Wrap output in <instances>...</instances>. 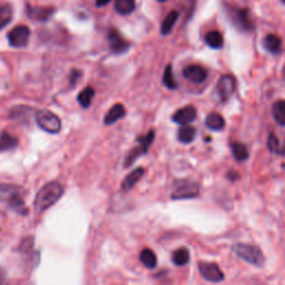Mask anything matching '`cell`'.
I'll use <instances>...</instances> for the list:
<instances>
[{
    "instance_id": "e575fe53",
    "label": "cell",
    "mask_w": 285,
    "mask_h": 285,
    "mask_svg": "<svg viewBox=\"0 0 285 285\" xmlns=\"http://www.w3.org/2000/svg\"><path fill=\"white\" fill-rule=\"evenodd\" d=\"M4 278H5V273H4V271L0 269V283L4 281Z\"/></svg>"
},
{
    "instance_id": "8fae6325",
    "label": "cell",
    "mask_w": 285,
    "mask_h": 285,
    "mask_svg": "<svg viewBox=\"0 0 285 285\" xmlns=\"http://www.w3.org/2000/svg\"><path fill=\"white\" fill-rule=\"evenodd\" d=\"M108 41L110 51L114 54H124L129 49V42L115 28H111L109 30Z\"/></svg>"
},
{
    "instance_id": "f546056e",
    "label": "cell",
    "mask_w": 285,
    "mask_h": 285,
    "mask_svg": "<svg viewBox=\"0 0 285 285\" xmlns=\"http://www.w3.org/2000/svg\"><path fill=\"white\" fill-rule=\"evenodd\" d=\"M95 96V90L91 87H86L82 91L79 92L78 95V103L82 105L84 108H87L92 102V98Z\"/></svg>"
},
{
    "instance_id": "3957f363",
    "label": "cell",
    "mask_w": 285,
    "mask_h": 285,
    "mask_svg": "<svg viewBox=\"0 0 285 285\" xmlns=\"http://www.w3.org/2000/svg\"><path fill=\"white\" fill-rule=\"evenodd\" d=\"M233 251L240 258L256 266V268H263L265 265L264 254L262 250L257 246L245 243H238L233 246Z\"/></svg>"
},
{
    "instance_id": "6da1fadb",
    "label": "cell",
    "mask_w": 285,
    "mask_h": 285,
    "mask_svg": "<svg viewBox=\"0 0 285 285\" xmlns=\"http://www.w3.org/2000/svg\"><path fill=\"white\" fill-rule=\"evenodd\" d=\"M64 194L63 185L58 182H51L46 184L35 197L34 206L38 214L45 212L46 209L52 207L56 202L60 200Z\"/></svg>"
},
{
    "instance_id": "4316f807",
    "label": "cell",
    "mask_w": 285,
    "mask_h": 285,
    "mask_svg": "<svg viewBox=\"0 0 285 285\" xmlns=\"http://www.w3.org/2000/svg\"><path fill=\"white\" fill-rule=\"evenodd\" d=\"M33 109L28 106H16L11 109L10 117L15 121H26L33 114Z\"/></svg>"
},
{
    "instance_id": "603a6c76",
    "label": "cell",
    "mask_w": 285,
    "mask_h": 285,
    "mask_svg": "<svg viewBox=\"0 0 285 285\" xmlns=\"http://www.w3.org/2000/svg\"><path fill=\"white\" fill-rule=\"evenodd\" d=\"M136 8L135 0H116L115 2V10L120 15L127 16L131 15Z\"/></svg>"
},
{
    "instance_id": "4dcf8cb0",
    "label": "cell",
    "mask_w": 285,
    "mask_h": 285,
    "mask_svg": "<svg viewBox=\"0 0 285 285\" xmlns=\"http://www.w3.org/2000/svg\"><path fill=\"white\" fill-rule=\"evenodd\" d=\"M163 84L169 89H176L178 87V84L176 83L174 75H173L172 65H167L165 68L163 75Z\"/></svg>"
},
{
    "instance_id": "ffe728a7",
    "label": "cell",
    "mask_w": 285,
    "mask_h": 285,
    "mask_svg": "<svg viewBox=\"0 0 285 285\" xmlns=\"http://www.w3.org/2000/svg\"><path fill=\"white\" fill-rule=\"evenodd\" d=\"M18 146V139L8 132H3L0 136V152L12 151Z\"/></svg>"
},
{
    "instance_id": "74e56055",
    "label": "cell",
    "mask_w": 285,
    "mask_h": 285,
    "mask_svg": "<svg viewBox=\"0 0 285 285\" xmlns=\"http://www.w3.org/2000/svg\"><path fill=\"white\" fill-rule=\"evenodd\" d=\"M282 2H283V3H284V4H285V0H282Z\"/></svg>"
},
{
    "instance_id": "4fadbf2b",
    "label": "cell",
    "mask_w": 285,
    "mask_h": 285,
    "mask_svg": "<svg viewBox=\"0 0 285 285\" xmlns=\"http://www.w3.org/2000/svg\"><path fill=\"white\" fill-rule=\"evenodd\" d=\"M196 114V108L192 106V105H188V106L178 109L176 113L173 115L172 120L173 122L178 124V125H186V124H191L195 121Z\"/></svg>"
},
{
    "instance_id": "7402d4cb",
    "label": "cell",
    "mask_w": 285,
    "mask_h": 285,
    "mask_svg": "<svg viewBox=\"0 0 285 285\" xmlns=\"http://www.w3.org/2000/svg\"><path fill=\"white\" fill-rule=\"evenodd\" d=\"M205 42L208 47L213 49H220L224 45V39L223 36L218 30H212L205 35Z\"/></svg>"
},
{
    "instance_id": "1f68e13d",
    "label": "cell",
    "mask_w": 285,
    "mask_h": 285,
    "mask_svg": "<svg viewBox=\"0 0 285 285\" xmlns=\"http://www.w3.org/2000/svg\"><path fill=\"white\" fill-rule=\"evenodd\" d=\"M12 19V9L10 6H3L0 7V30L7 25Z\"/></svg>"
},
{
    "instance_id": "44dd1931",
    "label": "cell",
    "mask_w": 285,
    "mask_h": 285,
    "mask_svg": "<svg viewBox=\"0 0 285 285\" xmlns=\"http://www.w3.org/2000/svg\"><path fill=\"white\" fill-rule=\"evenodd\" d=\"M231 150L234 158L239 160V162H245V160L250 157V153L249 150H247V146L242 144V142L239 141L232 142Z\"/></svg>"
},
{
    "instance_id": "484cf974",
    "label": "cell",
    "mask_w": 285,
    "mask_h": 285,
    "mask_svg": "<svg viewBox=\"0 0 285 285\" xmlns=\"http://www.w3.org/2000/svg\"><path fill=\"white\" fill-rule=\"evenodd\" d=\"M189 251L186 247H181V249L176 250L174 253H173V263L177 266H184L186 265L189 262Z\"/></svg>"
},
{
    "instance_id": "5bb4252c",
    "label": "cell",
    "mask_w": 285,
    "mask_h": 285,
    "mask_svg": "<svg viewBox=\"0 0 285 285\" xmlns=\"http://www.w3.org/2000/svg\"><path fill=\"white\" fill-rule=\"evenodd\" d=\"M55 12V9L52 7H27V15L29 18L38 21H46L51 18Z\"/></svg>"
},
{
    "instance_id": "836d02e7",
    "label": "cell",
    "mask_w": 285,
    "mask_h": 285,
    "mask_svg": "<svg viewBox=\"0 0 285 285\" xmlns=\"http://www.w3.org/2000/svg\"><path fill=\"white\" fill-rule=\"evenodd\" d=\"M108 3H110V0H96V6L97 7H103V6H106Z\"/></svg>"
},
{
    "instance_id": "7a4b0ae2",
    "label": "cell",
    "mask_w": 285,
    "mask_h": 285,
    "mask_svg": "<svg viewBox=\"0 0 285 285\" xmlns=\"http://www.w3.org/2000/svg\"><path fill=\"white\" fill-rule=\"evenodd\" d=\"M0 204H6L10 209L19 214H26L23 201V189L14 185L0 184Z\"/></svg>"
},
{
    "instance_id": "9a60e30c",
    "label": "cell",
    "mask_w": 285,
    "mask_h": 285,
    "mask_svg": "<svg viewBox=\"0 0 285 285\" xmlns=\"http://www.w3.org/2000/svg\"><path fill=\"white\" fill-rule=\"evenodd\" d=\"M144 174H145V170L142 169V167H138V169L132 171L128 175H126L125 178H124V181L122 183V189L124 192L131 191L135 185L140 181V178L144 176Z\"/></svg>"
},
{
    "instance_id": "83f0119b",
    "label": "cell",
    "mask_w": 285,
    "mask_h": 285,
    "mask_svg": "<svg viewBox=\"0 0 285 285\" xmlns=\"http://www.w3.org/2000/svg\"><path fill=\"white\" fill-rule=\"evenodd\" d=\"M178 12L175 10L171 11L170 14L166 16L162 23V27H160V33H162V35H169L172 32L173 27H174V25L178 19Z\"/></svg>"
},
{
    "instance_id": "cb8c5ba5",
    "label": "cell",
    "mask_w": 285,
    "mask_h": 285,
    "mask_svg": "<svg viewBox=\"0 0 285 285\" xmlns=\"http://www.w3.org/2000/svg\"><path fill=\"white\" fill-rule=\"evenodd\" d=\"M272 114H273L274 121L280 126H285V101H277L274 103L273 108H272Z\"/></svg>"
},
{
    "instance_id": "8d00e7d4",
    "label": "cell",
    "mask_w": 285,
    "mask_h": 285,
    "mask_svg": "<svg viewBox=\"0 0 285 285\" xmlns=\"http://www.w3.org/2000/svg\"><path fill=\"white\" fill-rule=\"evenodd\" d=\"M158 2H166V0H158Z\"/></svg>"
},
{
    "instance_id": "277c9868",
    "label": "cell",
    "mask_w": 285,
    "mask_h": 285,
    "mask_svg": "<svg viewBox=\"0 0 285 285\" xmlns=\"http://www.w3.org/2000/svg\"><path fill=\"white\" fill-rule=\"evenodd\" d=\"M36 122L42 131L49 134H58L61 129V122L59 117L49 110L37 111Z\"/></svg>"
},
{
    "instance_id": "5b68a950",
    "label": "cell",
    "mask_w": 285,
    "mask_h": 285,
    "mask_svg": "<svg viewBox=\"0 0 285 285\" xmlns=\"http://www.w3.org/2000/svg\"><path fill=\"white\" fill-rule=\"evenodd\" d=\"M154 139H155V132L153 131V129L148 132V134H146L145 136H139V137L137 138L138 145L134 147L127 155V157L125 159V167L131 166L132 164L135 163L136 159L141 156V155L146 154L148 152V150H150L151 145L153 144Z\"/></svg>"
},
{
    "instance_id": "e0dca14e",
    "label": "cell",
    "mask_w": 285,
    "mask_h": 285,
    "mask_svg": "<svg viewBox=\"0 0 285 285\" xmlns=\"http://www.w3.org/2000/svg\"><path fill=\"white\" fill-rule=\"evenodd\" d=\"M205 125L210 131L220 132L225 127V120L219 113H210L205 120Z\"/></svg>"
},
{
    "instance_id": "2e32d148",
    "label": "cell",
    "mask_w": 285,
    "mask_h": 285,
    "mask_svg": "<svg viewBox=\"0 0 285 285\" xmlns=\"http://www.w3.org/2000/svg\"><path fill=\"white\" fill-rule=\"evenodd\" d=\"M125 114H126V110L122 104L114 105V106L108 110L106 116H105V120H104L105 125H111V124L122 120L123 117L125 116Z\"/></svg>"
},
{
    "instance_id": "d590c367",
    "label": "cell",
    "mask_w": 285,
    "mask_h": 285,
    "mask_svg": "<svg viewBox=\"0 0 285 285\" xmlns=\"http://www.w3.org/2000/svg\"><path fill=\"white\" fill-rule=\"evenodd\" d=\"M283 75H284V78H285V66L283 67Z\"/></svg>"
},
{
    "instance_id": "52a82bcc",
    "label": "cell",
    "mask_w": 285,
    "mask_h": 285,
    "mask_svg": "<svg viewBox=\"0 0 285 285\" xmlns=\"http://www.w3.org/2000/svg\"><path fill=\"white\" fill-rule=\"evenodd\" d=\"M200 194V187L194 182L179 181L175 184L172 192V200H189L195 198Z\"/></svg>"
},
{
    "instance_id": "d6986e66",
    "label": "cell",
    "mask_w": 285,
    "mask_h": 285,
    "mask_svg": "<svg viewBox=\"0 0 285 285\" xmlns=\"http://www.w3.org/2000/svg\"><path fill=\"white\" fill-rule=\"evenodd\" d=\"M196 136V129L192 125H182L177 132V139L183 144H189L194 140Z\"/></svg>"
},
{
    "instance_id": "30bf717a",
    "label": "cell",
    "mask_w": 285,
    "mask_h": 285,
    "mask_svg": "<svg viewBox=\"0 0 285 285\" xmlns=\"http://www.w3.org/2000/svg\"><path fill=\"white\" fill-rule=\"evenodd\" d=\"M236 89V79L232 75H223L216 85V91L223 102L227 101Z\"/></svg>"
},
{
    "instance_id": "9c48e42d",
    "label": "cell",
    "mask_w": 285,
    "mask_h": 285,
    "mask_svg": "<svg viewBox=\"0 0 285 285\" xmlns=\"http://www.w3.org/2000/svg\"><path fill=\"white\" fill-rule=\"evenodd\" d=\"M198 270H200V273L206 281L212 283H220L225 277L224 273H223L220 266L216 263L200 262L198 263Z\"/></svg>"
},
{
    "instance_id": "8992f818",
    "label": "cell",
    "mask_w": 285,
    "mask_h": 285,
    "mask_svg": "<svg viewBox=\"0 0 285 285\" xmlns=\"http://www.w3.org/2000/svg\"><path fill=\"white\" fill-rule=\"evenodd\" d=\"M228 16H230L232 22L240 30L243 32H252L254 29V22L251 19L250 11L243 8H234L230 7L227 10Z\"/></svg>"
},
{
    "instance_id": "d4e9b609",
    "label": "cell",
    "mask_w": 285,
    "mask_h": 285,
    "mask_svg": "<svg viewBox=\"0 0 285 285\" xmlns=\"http://www.w3.org/2000/svg\"><path fill=\"white\" fill-rule=\"evenodd\" d=\"M140 262L144 264L147 269H154L157 265V257L151 249H144L139 254Z\"/></svg>"
},
{
    "instance_id": "7c38bea8",
    "label": "cell",
    "mask_w": 285,
    "mask_h": 285,
    "mask_svg": "<svg viewBox=\"0 0 285 285\" xmlns=\"http://www.w3.org/2000/svg\"><path fill=\"white\" fill-rule=\"evenodd\" d=\"M183 75L192 83L202 84L207 78V70L200 65H191L185 68Z\"/></svg>"
},
{
    "instance_id": "ba28073f",
    "label": "cell",
    "mask_w": 285,
    "mask_h": 285,
    "mask_svg": "<svg viewBox=\"0 0 285 285\" xmlns=\"http://www.w3.org/2000/svg\"><path fill=\"white\" fill-rule=\"evenodd\" d=\"M30 38V29L25 26V25H19V26L11 29L8 33V41L11 47L15 48H22L27 46Z\"/></svg>"
},
{
    "instance_id": "ac0fdd59",
    "label": "cell",
    "mask_w": 285,
    "mask_h": 285,
    "mask_svg": "<svg viewBox=\"0 0 285 285\" xmlns=\"http://www.w3.org/2000/svg\"><path fill=\"white\" fill-rule=\"evenodd\" d=\"M263 45L266 51L270 52L271 54H278L282 49V40L278 36L270 34L265 36L263 40Z\"/></svg>"
},
{
    "instance_id": "f1b7e54d",
    "label": "cell",
    "mask_w": 285,
    "mask_h": 285,
    "mask_svg": "<svg viewBox=\"0 0 285 285\" xmlns=\"http://www.w3.org/2000/svg\"><path fill=\"white\" fill-rule=\"evenodd\" d=\"M268 146L269 150L277 155H284L285 154V145L278 139L277 136H275L273 133L270 134L269 139H268Z\"/></svg>"
},
{
    "instance_id": "d6a6232c",
    "label": "cell",
    "mask_w": 285,
    "mask_h": 285,
    "mask_svg": "<svg viewBox=\"0 0 285 285\" xmlns=\"http://www.w3.org/2000/svg\"><path fill=\"white\" fill-rule=\"evenodd\" d=\"M80 76H82V73H80L79 70H73L72 75H70V84H72V86H74V85L77 83V80L79 79Z\"/></svg>"
}]
</instances>
